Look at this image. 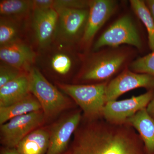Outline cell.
Listing matches in <instances>:
<instances>
[{
	"label": "cell",
	"instance_id": "1",
	"mask_svg": "<svg viewBox=\"0 0 154 154\" xmlns=\"http://www.w3.org/2000/svg\"><path fill=\"white\" fill-rule=\"evenodd\" d=\"M85 120L75 131L67 154H148L130 125L112 124L103 117Z\"/></svg>",
	"mask_w": 154,
	"mask_h": 154
},
{
	"label": "cell",
	"instance_id": "2",
	"mask_svg": "<svg viewBox=\"0 0 154 154\" xmlns=\"http://www.w3.org/2000/svg\"><path fill=\"white\" fill-rule=\"evenodd\" d=\"M56 84L81 107L86 119L103 117L102 113L106 103V84L76 85L60 82Z\"/></svg>",
	"mask_w": 154,
	"mask_h": 154
},
{
	"label": "cell",
	"instance_id": "3",
	"mask_svg": "<svg viewBox=\"0 0 154 154\" xmlns=\"http://www.w3.org/2000/svg\"><path fill=\"white\" fill-rule=\"evenodd\" d=\"M30 93L40 103L45 119L53 118L66 108L68 99L48 82L36 67L28 71Z\"/></svg>",
	"mask_w": 154,
	"mask_h": 154
},
{
	"label": "cell",
	"instance_id": "4",
	"mask_svg": "<svg viewBox=\"0 0 154 154\" xmlns=\"http://www.w3.org/2000/svg\"><path fill=\"white\" fill-rule=\"evenodd\" d=\"M58 19L53 43L72 47L82 40L85 29L89 8L87 9H54Z\"/></svg>",
	"mask_w": 154,
	"mask_h": 154
},
{
	"label": "cell",
	"instance_id": "5",
	"mask_svg": "<svg viewBox=\"0 0 154 154\" xmlns=\"http://www.w3.org/2000/svg\"><path fill=\"white\" fill-rule=\"evenodd\" d=\"M45 119L42 110L11 119L1 125V143L6 147L17 148L27 135L39 128Z\"/></svg>",
	"mask_w": 154,
	"mask_h": 154
},
{
	"label": "cell",
	"instance_id": "6",
	"mask_svg": "<svg viewBox=\"0 0 154 154\" xmlns=\"http://www.w3.org/2000/svg\"><path fill=\"white\" fill-rule=\"evenodd\" d=\"M123 44L138 48L142 47L137 29L128 16L121 17L110 25L95 42L93 49L96 51L104 46H117Z\"/></svg>",
	"mask_w": 154,
	"mask_h": 154
},
{
	"label": "cell",
	"instance_id": "7",
	"mask_svg": "<svg viewBox=\"0 0 154 154\" xmlns=\"http://www.w3.org/2000/svg\"><path fill=\"white\" fill-rule=\"evenodd\" d=\"M71 47L53 43L39 51L36 61L45 70L60 76H66L72 71L76 63Z\"/></svg>",
	"mask_w": 154,
	"mask_h": 154
},
{
	"label": "cell",
	"instance_id": "8",
	"mask_svg": "<svg viewBox=\"0 0 154 154\" xmlns=\"http://www.w3.org/2000/svg\"><path fill=\"white\" fill-rule=\"evenodd\" d=\"M154 95V90H149L145 94L130 99L107 102L103 109L102 117L112 124H125L128 119L146 108Z\"/></svg>",
	"mask_w": 154,
	"mask_h": 154
},
{
	"label": "cell",
	"instance_id": "9",
	"mask_svg": "<svg viewBox=\"0 0 154 154\" xmlns=\"http://www.w3.org/2000/svg\"><path fill=\"white\" fill-rule=\"evenodd\" d=\"M125 54L111 52L93 56L85 65L81 75L85 81H101L112 76L126 59Z\"/></svg>",
	"mask_w": 154,
	"mask_h": 154
},
{
	"label": "cell",
	"instance_id": "10",
	"mask_svg": "<svg viewBox=\"0 0 154 154\" xmlns=\"http://www.w3.org/2000/svg\"><path fill=\"white\" fill-rule=\"evenodd\" d=\"M154 90V76L146 74L124 71L107 85L106 103L115 101L122 94L136 88Z\"/></svg>",
	"mask_w": 154,
	"mask_h": 154
},
{
	"label": "cell",
	"instance_id": "11",
	"mask_svg": "<svg viewBox=\"0 0 154 154\" xmlns=\"http://www.w3.org/2000/svg\"><path fill=\"white\" fill-rule=\"evenodd\" d=\"M81 119L80 112H76L54 125L49 131V146L46 154H64L72 135L79 125Z\"/></svg>",
	"mask_w": 154,
	"mask_h": 154
},
{
	"label": "cell",
	"instance_id": "12",
	"mask_svg": "<svg viewBox=\"0 0 154 154\" xmlns=\"http://www.w3.org/2000/svg\"><path fill=\"white\" fill-rule=\"evenodd\" d=\"M32 26L38 51H41L53 42L58 14L54 8L32 11Z\"/></svg>",
	"mask_w": 154,
	"mask_h": 154
},
{
	"label": "cell",
	"instance_id": "13",
	"mask_svg": "<svg viewBox=\"0 0 154 154\" xmlns=\"http://www.w3.org/2000/svg\"><path fill=\"white\" fill-rule=\"evenodd\" d=\"M115 1L93 0L89 1V15L82 41L88 44L101 27L107 22L116 8Z\"/></svg>",
	"mask_w": 154,
	"mask_h": 154
},
{
	"label": "cell",
	"instance_id": "14",
	"mask_svg": "<svg viewBox=\"0 0 154 154\" xmlns=\"http://www.w3.org/2000/svg\"><path fill=\"white\" fill-rule=\"evenodd\" d=\"M37 57L32 47L22 40L0 46L1 62L25 72L33 66Z\"/></svg>",
	"mask_w": 154,
	"mask_h": 154
},
{
	"label": "cell",
	"instance_id": "15",
	"mask_svg": "<svg viewBox=\"0 0 154 154\" xmlns=\"http://www.w3.org/2000/svg\"><path fill=\"white\" fill-rule=\"evenodd\" d=\"M125 124L137 131L148 154H154V119L149 115L146 108L128 119Z\"/></svg>",
	"mask_w": 154,
	"mask_h": 154
},
{
	"label": "cell",
	"instance_id": "16",
	"mask_svg": "<svg viewBox=\"0 0 154 154\" xmlns=\"http://www.w3.org/2000/svg\"><path fill=\"white\" fill-rule=\"evenodd\" d=\"M30 94V81L27 72L0 88V107L12 105Z\"/></svg>",
	"mask_w": 154,
	"mask_h": 154
},
{
	"label": "cell",
	"instance_id": "17",
	"mask_svg": "<svg viewBox=\"0 0 154 154\" xmlns=\"http://www.w3.org/2000/svg\"><path fill=\"white\" fill-rule=\"evenodd\" d=\"M49 141V131L38 128L24 138L17 149L20 154H46Z\"/></svg>",
	"mask_w": 154,
	"mask_h": 154
},
{
	"label": "cell",
	"instance_id": "18",
	"mask_svg": "<svg viewBox=\"0 0 154 154\" xmlns=\"http://www.w3.org/2000/svg\"><path fill=\"white\" fill-rule=\"evenodd\" d=\"M42 110L40 103L33 94L7 107H0V124L17 116Z\"/></svg>",
	"mask_w": 154,
	"mask_h": 154
},
{
	"label": "cell",
	"instance_id": "19",
	"mask_svg": "<svg viewBox=\"0 0 154 154\" xmlns=\"http://www.w3.org/2000/svg\"><path fill=\"white\" fill-rule=\"evenodd\" d=\"M19 18L2 17L0 19V46L22 40Z\"/></svg>",
	"mask_w": 154,
	"mask_h": 154
},
{
	"label": "cell",
	"instance_id": "20",
	"mask_svg": "<svg viewBox=\"0 0 154 154\" xmlns=\"http://www.w3.org/2000/svg\"><path fill=\"white\" fill-rule=\"evenodd\" d=\"M32 11L31 1L1 0L0 14L2 17L21 19Z\"/></svg>",
	"mask_w": 154,
	"mask_h": 154
},
{
	"label": "cell",
	"instance_id": "21",
	"mask_svg": "<svg viewBox=\"0 0 154 154\" xmlns=\"http://www.w3.org/2000/svg\"><path fill=\"white\" fill-rule=\"evenodd\" d=\"M131 5L137 17L146 28L149 47L154 51V22L145 2L141 0H131Z\"/></svg>",
	"mask_w": 154,
	"mask_h": 154
},
{
	"label": "cell",
	"instance_id": "22",
	"mask_svg": "<svg viewBox=\"0 0 154 154\" xmlns=\"http://www.w3.org/2000/svg\"><path fill=\"white\" fill-rule=\"evenodd\" d=\"M130 68L134 72L154 76V51L133 62Z\"/></svg>",
	"mask_w": 154,
	"mask_h": 154
},
{
	"label": "cell",
	"instance_id": "23",
	"mask_svg": "<svg viewBox=\"0 0 154 154\" xmlns=\"http://www.w3.org/2000/svg\"><path fill=\"white\" fill-rule=\"evenodd\" d=\"M25 72H27L1 62L0 65V88Z\"/></svg>",
	"mask_w": 154,
	"mask_h": 154
},
{
	"label": "cell",
	"instance_id": "24",
	"mask_svg": "<svg viewBox=\"0 0 154 154\" xmlns=\"http://www.w3.org/2000/svg\"><path fill=\"white\" fill-rule=\"evenodd\" d=\"M89 1L82 0H55L54 1L53 8H88Z\"/></svg>",
	"mask_w": 154,
	"mask_h": 154
},
{
	"label": "cell",
	"instance_id": "25",
	"mask_svg": "<svg viewBox=\"0 0 154 154\" xmlns=\"http://www.w3.org/2000/svg\"><path fill=\"white\" fill-rule=\"evenodd\" d=\"M54 0H33L31 1L32 11L53 8Z\"/></svg>",
	"mask_w": 154,
	"mask_h": 154
},
{
	"label": "cell",
	"instance_id": "26",
	"mask_svg": "<svg viewBox=\"0 0 154 154\" xmlns=\"http://www.w3.org/2000/svg\"><path fill=\"white\" fill-rule=\"evenodd\" d=\"M0 154H20L17 148H9L3 146L1 149Z\"/></svg>",
	"mask_w": 154,
	"mask_h": 154
},
{
	"label": "cell",
	"instance_id": "27",
	"mask_svg": "<svg viewBox=\"0 0 154 154\" xmlns=\"http://www.w3.org/2000/svg\"><path fill=\"white\" fill-rule=\"evenodd\" d=\"M145 2L154 22V0H147Z\"/></svg>",
	"mask_w": 154,
	"mask_h": 154
},
{
	"label": "cell",
	"instance_id": "28",
	"mask_svg": "<svg viewBox=\"0 0 154 154\" xmlns=\"http://www.w3.org/2000/svg\"><path fill=\"white\" fill-rule=\"evenodd\" d=\"M146 109L149 115L154 119V95L152 99L148 105Z\"/></svg>",
	"mask_w": 154,
	"mask_h": 154
},
{
	"label": "cell",
	"instance_id": "29",
	"mask_svg": "<svg viewBox=\"0 0 154 154\" xmlns=\"http://www.w3.org/2000/svg\"><path fill=\"white\" fill-rule=\"evenodd\" d=\"M67 154V153L66 152L64 154Z\"/></svg>",
	"mask_w": 154,
	"mask_h": 154
}]
</instances>
